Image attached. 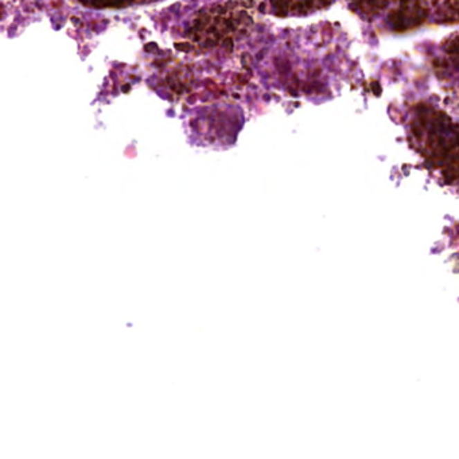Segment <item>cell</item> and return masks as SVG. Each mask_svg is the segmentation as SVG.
Listing matches in <instances>:
<instances>
[{"label":"cell","mask_w":459,"mask_h":459,"mask_svg":"<svg viewBox=\"0 0 459 459\" xmlns=\"http://www.w3.org/2000/svg\"><path fill=\"white\" fill-rule=\"evenodd\" d=\"M411 143L446 183H459V124L430 105L415 108Z\"/></svg>","instance_id":"cell-1"},{"label":"cell","mask_w":459,"mask_h":459,"mask_svg":"<svg viewBox=\"0 0 459 459\" xmlns=\"http://www.w3.org/2000/svg\"><path fill=\"white\" fill-rule=\"evenodd\" d=\"M350 8L360 17L372 19L380 15L392 0H348Z\"/></svg>","instance_id":"cell-3"},{"label":"cell","mask_w":459,"mask_h":459,"mask_svg":"<svg viewBox=\"0 0 459 459\" xmlns=\"http://www.w3.org/2000/svg\"><path fill=\"white\" fill-rule=\"evenodd\" d=\"M334 0H272L276 11L282 15H307L327 8Z\"/></svg>","instance_id":"cell-2"},{"label":"cell","mask_w":459,"mask_h":459,"mask_svg":"<svg viewBox=\"0 0 459 459\" xmlns=\"http://www.w3.org/2000/svg\"><path fill=\"white\" fill-rule=\"evenodd\" d=\"M458 34V33H457ZM443 65L438 66L442 71H459V34L451 37L446 45H444V50H443Z\"/></svg>","instance_id":"cell-4"},{"label":"cell","mask_w":459,"mask_h":459,"mask_svg":"<svg viewBox=\"0 0 459 459\" xmlns=\"http://www.w3.org/2000/svg\"><path fill=\"white\" fill-rule=\"evenodd\" d=\"M439 24H459V0H446L438 11Z\"/></svg>","instance_id":"cell-5"}]
</instances>
